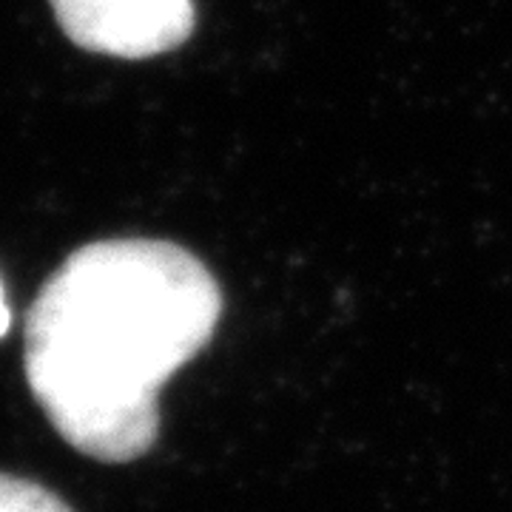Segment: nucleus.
<instances>
[{
  "instance_id": "nucleus-4",
  "label": "nucleus",
  "mask_w": 512,
  "mask_h": 512,
  "mask_svg": "<svg viewBox=\"0 0 512 512\" xmlns=\"http://www.w3.org/2000/svg\"><path fill=\"white\" fill-rule=\"evenodd\" d=\"M9 325H12V311L6 305V293H3V285H0V336H6Z\"/></svg>"
},
{
  "instance_id": "nucleus-2",
  "label": "nucleus",
  "mask_w": 512,
  "mask_h": 512,
  "mask_svg": "<svg viewBox=\"0 0 512 512\" xmlns=\"http://www.w3.org/2000/svg\"><path fill=\"white\" fill-rule=\"evenodd\" d=\"M60 29L94 55L146 60L194 32L191 0H52Z\"/></svg>"
},
{
  "instance_id": "nucleus-3",
  "label": "nucleus",
  "mask_w": 512,
  "mask_h": 512,
  "mask_svg": "<svg viewBox=\"0 0 512 512\" xmlns=\"http://www.w3.org/2000/svg\"><path fill=\"white\" fill-rule=\"evenodd\" d=\"M0 512H72V507L37 481L0 473Z\"/></svg>"
},
{
  "instance_id": "nucleus-1",
  "label": "nucleus",
  "mask_w": 512,
  "mask_h": 512,
  "mask_svg": "<svg viewBox=\"0 0 512 512\" xmlns=\"http://www.w3.org/2000/svg\"><path fill=\"white\" fill-rule=\"evenodd\" d=\"M222 316L214 274L165 239L77 248L37 293L23 370L77 453L128 464L160 436V393L208 348Z\"/></svg>"
}]
</instances>
